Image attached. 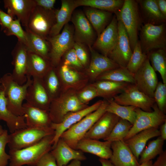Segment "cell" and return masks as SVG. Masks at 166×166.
<instances>
[{"mask_svg":"<svg viewBox=\"0 0 166 166\" xmlns=\"http://www.w3.org/2000/svg\"><path fill=\"white\" fill-rule=\"evenodd\" d=\"M53 136H47L36 144L22 149L9 150V166H36L41 158L52 150Z\"/></svg>","mask_w":166,"mask_h":166,"instance_id":"6da1fadb","label":"cell"},{"mask_svg":"<svg viewBox=\"0 0 166 166\" xmlns=\"http://www.w3.org/2000/svg\"><path fill=\"white\" fill-rule=\"evenodd\" d=\"M31 77L27 75L26 82L22 85L14 80L11 73H6L0 78V85L6 98L7 108L16 116L24 115L22 103L26 99L28 88L32 82Z\"/></svg>","mask_w":166,"mask_h":166,"instance_id":"7a4b0ae2","label":"cell"},{"mask_svg":"<svg viewBox=\"0 0 166 166\" xmlns=\"http://www.w3.org/2000/svg\"><path fill=\"white\" fill-rule=\"evenodd\" d=\"M115 14L117 20L122 22L127 31L132 51L138 41V33L141 27V18L137 1L124 0L122 7Z\"/></svg>","mask_w":166,"mask_h":166,"instance_id":"3957f363","label":"cell"},{"mask_svg":"<svg viewBox=\"0 0 166 166\" xmlns=\"http://www.w3.org/2000/svg\"><path fill=\"white\" fill-rule=\"evenodd\" d=\"M107 104V101H103L96 110L87 115L70 127L62 134L60 138L71 148L76 149L78 143L84 138L93 125L106 112Z\"/></svg>","mask_w":166,"mask_h":166,"instance_id":"277c9868","label":"cell"},{"mask_svg":"<svg viewBox=\"0 0 166 166\" xmlns=\"http://www.w3.org/2000/svg\"><path fill=\"white\" fill-rule=\"evenodd\" d=\"M54 133L50 127H27L9 134L7 144L9 150L20 149L34 144L44 137Z\"/></svg>","mask_w":166,"mask_h":166,"instance_id":"5b68a950","label":"cell"},{"mask_svg":"<svg viewBox=\"0 0 166 166\" xmlns=\"http://www.w3.org/2000/svg\"><path fill=\"white\" fill-rule=\"evenodd\" d=\"M140 41L142 52L146 54L153 50L166 49V31L165 23L154 25L145 23L140 29Z\"/></svg>","mask_w":166,"mask_h":166,"instance_id":"8992f818","label":"cell"},{"mask_svg":"<svg viewBox=\"0 0 166 166\" xmlns=\"http://www.w3.org/2000/svg\"><path fill=\"white\" fill-rule=\"evenodd\" d=\"M74 30L73 27L68 23L64 27L61 33L47 38L51 47L49 60L53 67H57L63 55L73 47L75 42Z\"/></svg>","mask_w":166,"mask_h":166,"instance_id":"52a82bcc","label":"cell"},{"mask_svg":"<svg viewBox=\"0 0 166 166\" xmlns=\"http://www.w3.org/2000/svg\"><path fill=\"white\" fill-rule=\"evenodd\" d=\"M87 107L79 100L77 96L70 94L65 97V95H61L52 100L48 111L52 123H57L60 122L68 113Z\"/></svg>","mask_w":166,"mask_h":166,"instance_id":"ba28073f","label":"cell"},{"mask_svg":"<svg viewBox=\"0 0 166 166\" xmlns=\"http://www.w3.org/2000/svg\"><path fill=\"white\" fill-rule=\"evenodd\" d=\"M152 109V112H148L138 108H136L135 120L124 140L143 130L152 128H159L166 121V115L160 110L156 103Z\"/></svg>","mask_w":166,"mask_h":166,"instance_id":"9c48e42d","label":"cell"},{"mask_svg":"<svg viewBox=\"0 0 166 166\" xmlns=\"http://www.w3.org/2000/svg\"><path fill=\"white\" fill-rule=\"evenodd\" d=\"M56 9H45L36 6L28 21L27 28L34 33L47 39L55 23Z\"/></svg>","mask_w":166,"mask_h":166,"instance_id":"30bf717a","label":"cell"},{"mask_svg":"<svg viewBox=\"0 0 166 166\" xmlns=\"http://www.w3.org/2000/svg\"><path fill=\"white\" fill-rule=\"evenodd\" d=\"M113 98L119 105L134 106L148 112L152 111L155 103L153 98L140 91L133 84H129L122 93Z\"/></svg>","mask_w":166,"mask_h":166,"instance_id":"8fae6325","label":"cell"},{"mask_svg":"<svg viewBox=\"0 0 166 166\" xmlns=\"http://www.w3.org/2000/svg\"><path fill=\"white\" fill-rule=\"evenodd\" d=\"M117 21V41L108 57L120 67L126 68L132 51L127 31L122 22Z\"/></svg>","mask_w":166,"mask_h":166,"instance_id":"7c38bea8","label":"cell"},{"mask_svg":"<svg viewBox=\"0 0 166 166\" xmlns=\"http://www.w3.org/2000/svg\"><path fill=\"white\" fill-rule=\"evenodd\" d=\"M134 85L140 91L153 98L158 83V78L147 56L140 69L134 74Z\"/></svg>","mask_w":166,"mask_h":166,"instance_id":"4fadbf2b","label":"cell"},{"mask_svg":"<svg viewBox=\"0 0 166 166\" xmlns=\"http://www.w3.org/2000/svg\"><path fill=\"white\" fill-rule=\"evenodd\" d=\"M71 20L74 26L75 42L92 46L95 41V34L84 13L81 10L75 11L73 14Z\"/></svg>","mask_w":166,"mask_h":166,"instance_id":"5bb4252c","label":"cell"},{"mask_svg":"<svg viewBox=\"0 0 166 166\" xmlns=\"http://www.w3.org/2000/svg\"><path fill=\"white\" fill-rule=\"evenodd\" d=\"M103 101L100 100L93 105L81 110L70 113L66 115L60 123H52L50 127L54 131L52 149L54 147L62 134L70 127L87 115L96 110Z\"/></svg>","mask_w":166,"mask_h":166,"instance_id":"9a60e30c","label":"cell"},{"mask_svg":"<svg viewBox=\"0 0 166 166\" xmlns=\"http://www.w3.org/2000/svg\"><path fill=\"white\" fill-rule=\"evenodd\" d=\"M28 51L26 46L18 41L11 53L14 66L12 76L14 80L21 85L27 80Z\"/></svg>","mask_w":166,"mask_h":166,"instance_id":"2e32d148","label":"cell"},{"mask_svg":"<svg viewBox=\"0 0 166 166\" xmlns=\"http://www.w3.org/2000/svg\"><path fill=\"white\" fill-rule=\"evenodd\" d=\"M28 87L25 100L34 107L49 111L51 100L44 85L42 78L33 77Z\"/></svg>","mask_w":166,"mask_h":166,"instance_id":"e0dca14e","label":"cell"},{"mask_svg":"<svg viewBox=\"0 0 166 166\" xmlns=\"http://www.w3.org/2000/svg\"><path fill=\"white\" fill-rule=\"evenodd\" d=\"M117 20L115 15L93 43L92 48L107 56L115 46L118 39Z\"/></svg>","mask_w":166,"mask_h":166,"instance_id":"ac0fdd59","label":"cell"},{"mask_svg":"<svg viewBox=\"0 0 166 166\" xmlns=\"http://www.w3.org/2000/svg\"><path fill=\"white\" fill-rule=\"evenodd\" d=\"M3 2L7 13L14 17L16 16L27 28L30 17L36 6L34 0H4Z\"/></svg>","mask_w":166,"mask_h":166,"instance_id":"d6986e66","label":"cell"},{"mask_svg":"<svg viewBox=\"0 0 166 166\" xmlns=\"http://www.w3.org/2000/svg\"><path fill=\"white\" fill-rule=\"evenodd\" d=\"M120 118L115 115L106 112L93 125L84 138L105 140L109 136Z\"/></svg>","mask_w":166,"mask_h":166,"instance_id":"ffe728a7","label":"cell"},{"mask_svg":"<svg viewBox=\"0 0 166 166\" xmlns=\"http://www.w3.org/2000/svg\"><path fill=\"white\" fill-rule=\"evenodd\" d=\"M109 159L114 166H137L139 163L124 140L111 142Z\"/></svg>","mask_w":166,"mask_h":166,"instance_id":"44dd1931","label":"cell"},{"mask_svg":"<svg viewBox=\"0 0 166 166\" xmlns=\"http://www.w3.org/2000/svg\"><path fill=\"white\" fill-rule=\"evenodd\" d=\"M50 152L54 158L57 166L66 165L74 160L81 161L86 159L82 152L71 148L61 138Z\"/></svg>","mask_w":166,"mask_h":166,"instance_id":"7402d4cb","label":"cell"},{"mask_svg":"<svg viewBox=\"0 0 166 166\" xmlns=\"http://www.w3.org/2000/svg\"><path fill=\"white\" fill-rule=\"evenodd\" d=\"M111 143L107 141H101L84 138L78 143L76 149L97 156L100 158L108 160L112 155Z\"/></svg>","mask_w":166,"mask_h":166,"instance_id":"603a6c76","label":"cell"},{"mask_svg":"<svg viewBox=\"0 0 166 166\" xmlns=\"http://www.w3.org/2000/svg\"><path fill=\"white\" fill-rule=\"evenodd\" d=\"M23 110L28 127H50L52 123L48 110L34 107L27 103L23 104Z\"/></svg>","mask_w":166,"mask_h":166,"instance_id":"cb8c5ba5","label":"cell"},{"mask_svg":"<svg viewBox=\"0 0 166 166\" xmlns=\"http://www.w3.org/2000/svg\"><path fill=\"white\" fill-rule=\"evenodd\" d=\"M91 55V62L87 70L92 78H97L103 73L120 67L108 57L100 54L92 46H88Z\"/></svg>","mask_w":166,"mask_h":166,"instance_id":"d4e9b609","label":"cell"},{"mask_svg":"<svg viewBox=\"0 0 166 166\" xmlns=\"http://www.w3.org/2000/svg\"><path fill=\"white\" fill-rule=\"evenodd\" d=\"M1 120L6 122L11 133L27 127L25 115L16 116L8 109L3 89L0 85V121Z\"/></svg>","mask_w":166,"mask_h":166,"instance_id":"484cf974","label":"cell"},{"mask_svg":"<svg viewBox=\"0 0 166 166\" xmlns=\"http://www.w3.org/2000/svg\"><path fill=\"white\" fill-rule=\"evenodd\" d=\"M160 136L158 128L154 127L141 131L124 141L138 160L148 141L151 138Z\"/></svg>","mask_w":166,"mask_h":166,"instance_id":"4316f807","label":"cell"},{"mask_svg":"<svg viewBox=\"0 0 166 166\" xmlns=\"http://www.w3.org/2000/svg\"><path fill=\"white\" fill-rule=\"evenodd\" d=\"M76 8L74 0H61L60 8L56 9L55 23L48 37L55 36L60 33L65 26L71 20L73 11Z\"/></svg>","mask_w":166,"mask_h":166,"instance_id":"83f0119b","label":"cell"},{"mask_svg":"<svg viewBox=\"0 0 166 166\" xmlns=\"http://www.w3.org/2000/svg\"><path fill=\"white\" fill-rule=\"evenodd\" d=\"M84 13L97 36L109 24L113 17L112 13L89 7L85 8Z\"/></svg>","mask_w":166,"mask_h":166,"instance_id":"f1b7e54d","label":"cell"},{"mask_svg":"<svg viewBox=\"0 0 166 166\" xmlns=\"http://www.w3.org/2000/svg\"><path fill=\"white\" fill-rule=\"evenodd\" d=\"M52 66L49 60L34 52L28 51L27 76L42 78Z\"/></svg>","mask_w":166,"mask_h":166,"instance_id":"f546056e","label":"cell"},{"mask_svg":"<svg viewBox=\"0 0 166 166\" xmlns=\"http://www.w3.org/2000/svg\"><path fill=\"white\" fill-rule=\"evenodd\" d=\"M139 4L146 23L154 25L165 23L166 17L159 10L156 0L136 1Z\"/></svg>","mask_w":166,"mask_h":166,"instance_id":"4dcf8cb0","label":"cell"},{"mask_svg":"<svg viewBox=\"0 0 166 166\" xmlns=\"http://www.w3.org/2000/svg\"><path fill=\"white\" fill-rule=\"evenodd\" d=\"M26 35V46L28 51L37 53L49 60L50 45L46 39L25 28Z\"/></svg>","mask_w":166,"mask_h":166,"instance_id":"1f68e13d","label":"cell"},{"mask_svg":"<svg viewBox=\"0 0 166 166\" xmlns=\"http://www.w3.org/2000/svg\"><path fill=\"white\" fill-rule=\"evenodd\" d=\"M129 84H131L125 82L100 80L93 85L97 90L98 96L111 98L122 93Z\"/></svg>","mask_w":166,"mask_h":166,"instance_id":"d6a6232c","label":"cell"},{"mask_svg":"<svg viewBox=\"0 0 166 166\" xmlns=\"http://www.w3.org/2000/svg\"><path fill=\"white\" fill-rule=\"evenodd\" d=\"M77 7H89L115 13L122 7L123 0H74Z\"/></svg>","mask_w":166,"mask_h":166,"instance_id":"836d02e7","label":"cell"},{"mask_svg":"<svg viewBox=\"0 0 166 166\" xmlns=\"http://www.w3.org/2000/svg\"><path fill=\"white\" fill-rule=\"evenodd\" d=\"M107 102L106 112L113 114L120 118L127 120L133 124L136 117L135 111L136 107L119 105L114 101L113 98L110 99Z\"/></svg>","mask_w":166,"mask_h":166,"instance_id":"e575fe53","label":"cell"},{"mask_svg":"<svg viewBox=\"0 0 166 166\" xmlns=\"http://www.w3.org/2000/svg\"><path fill=\"white\" fill-rule=\"evenodd\" d=\"M97 79L99 80H109L125 82L134 84V74L126 68L121 67L110 70L100 75Z\"/></svg>","mask_w":166,"mask_h":166,"instance_id":"d590c367","label":"cell"},{"mask_svg":"<svg viewBox=\"0 0 166 166\" xmlns=\"http://www.w3.org/2000/svg\"><path fill=\"white\" fill-rule=\"evenodd\" d=\"M151 65L156 72L160 74L162 82L166 84V53L165 49L153 50L147 54Z\"/></svg>","mask_w":166,"mask_h":166,"instance_id":"8d00e7d4","label":"cell"},{"mask_svg":"<svg viewBox=\"0 0 166 166\" xmlns=\"http://www.w3.org/2000/svg\"><path fill=\"white\" fill-rule=\"evenodd\" d=\"M164 140L160 136L155 140L150 141L140 153L139 164L149 161L161 154L163 151Z\"/></svg>","mask_w":166,"mask_h":166,"instance_id":"74e56055","label":"cell"},{"mask_svg":"<svg viewBox=\"0 0 166 166\" xmlns=\"http://www.w3.org/2000/svg\"><path fill=\"white\" fill-rule=\"evenodd\" d=\"M54 68L52 66L42 78L51 101L58 97L60 86L59 79Z\"/></svg>","mask_w":166,"mask_h":166,"instance_id":"f35d334b","label":"cell"},{"mask_svg":"<svg viewBox=\"0 0 166 166\" xmlns=\"http://www.w3.org/2000/svg\"><path fill=\"white\" fill-rule=\"evenodd\" d=\"M132 126L128 121L120 118L109 136L104 140L111 142L124 140Z\"/></svg>","mask_w":166,"mask_h":166,"instance_id":"ab89813d","label":"cell"},{"mask_svg":"<svg viewBox=\"0 0 166 166\" xmlns=\"http://www.w3.org/2000/svg\"><path fill=\"white\" fill-rule=\"evenodd\" d=\"M147 56V54L142 52L138 41L132 50L126 68L131 73L134 74L140 67Z\"/></svg>","mask_w":166,"mask_h":166,"instance_id":"60d3db41","label":"cell"},{"mask_svg":"<svg viewBox=\"0 0 166 166\" xmlns=\"http://www.w3.org/2000/svg\"><path fill=\"white\" fill-rule=\"evenodd\" d=\"M21 22L18 19H14L10 26L4 30L3 32L7 36L14 35L16 36L19 41L26 46V35L25 31L22 29Z\"/></svg>","mask_w":166,"mask_h":166,"instance_id":"b9f144b4","label":"cell"},{"mask_svg":"<svg viewBox=\"0 0 166 166\" xmlns=\"http://www.w3.org/2000/svg\"><path fill=\"white\" fill-rule=\"evenodd\" d=\"M153 98L160 110L165 113L166 109V84L161 81L158 82Z\"/></svg>","mask_w":166,"mask_h":166,"instance_id":"7bdbcfd3","label":"cell"},{"mask_svg":"<svg viewBox=\"0 0 166 166\" xmlns=\"http://www.w3.org/2000/svg\"><path fill=\"white\" fill-rule=\"evenodd\" d=\"M59 74L63 81L67 84H75L79 80L78 73L69 66L64 64L60 67Z\"/></svg>","mask_w":166,"mask_h":166,"instance_id":"ee69618b","label":"cell"},{"mask_svg":"<svg viewBox=\"0 0 166 166\" xmlns=\"http://www.w3.org/2000/svg\"><path fill=\"white\" fill-rule=\"evenodd\" d=\"M9 141V134L6 130L0 135V166H6L10 159L9 154L5 151L6 146Z\"/></svg>","mask_w":166,"mask_h":166,"instance_id":"f6af8a7d","label":"cell"},{"mask_svg":"<svg viewBox=\"0 0 166 166\" xmlns=\"http://www.w3.org/2000/svg\"><path fill=\"white\" fill-rule=\"evenodd\" d=\"M65 54V59L63 64L69 67L72 66L78 69H81L83 67L73 47L69 50Z\"/></svg>","mask_w":166,"mask_h":166,"instance_id":"bcb514c9","label":"cell"},{"mask_svg":"<svg viewBox=\"0 0 166 166\" xmlns=\"http://www.w3.org/2000/svg\"><path fill=\"white\" fill-rule=\"evenodd\" d=\"M97 96L96 89L93 85H91L81 91L77 97L82 103L85 104Z\"/></svg>","mask_w":166,"mask_h":166,"instance_id":"7dc6e473","label":"cell"},{"mask_svg":"<svg viewBox=\"0 0 166 166\" xmlns=\"http://www.w3.org/2000/svg\"><path fill=\"white\" fill-rule=\"evenodd\" d=\"M84 45L75 42L73 46L76 55L83 66L86 65L88 61V53Z\"/></svg>","mask_w":166,"mask_h":166,"instance_id":"c3c4849f","label":"cell"},{"mask_svg":"<svg viewBox=\"0 0 166 166\" xmlns=\"http://www.w3.org/2000/svg\"><path fill=\"white\" fill-rule=\"evenodd\" d=\"M36 166H57L56 160L50 152L44 154L40 159Z\"/></svg>","mask_w":166,"mask_h":166,"instance_id":"681fc988","label":"cell"},{"mask_svg":"<svg viewBox=\"0 0 166 166\" xmlns=\"http://www.w3.org/2000/svg\"><path fill=\"white\" fill-rule=\"evenodd\" d=\"M14 17L0 9V25L1 30L8 28L14 20Z\"/></svg>","mask_w":166,"mask_h":166,"instance_id":"f907efd6","label":"cell"},{"mask_svg":"<svg viewBox=\"0 0 166 166\" xmlns=\"http://www.w3.org/2000/svg\"><path fill=\"white\" fill-rule=\"evenodd\" d=\"M34 1L36 6L49 10L54 9V6L56 2L55 0H34Z\"/></svg>","mask_w":166,"mask_h":166,"instance_id":"816d5d0a","label":"cell"},{"mask_svg":"<svg viewBox=\"0 0 166 166\" xmlns=\"http://www.w3.org/2000/svg\"><path fill=\"white\" fill-rule=\"evenodd\" d=\"M152 166H166V151H164Z\"/></svg>","mask_w":166,"mask_h":166,"instance_id":"f5cc1de1","label":"cell"},{"mask_svg":"<svg viewBox=\"0 0 166 166\" xmlns=\"http://www.w3.org/2000/svg\"><path fill=\"white\" fill-rule=\"evenodd\" d=\"M158 8L162 14L166 17V0H156Z\"/></svg>","mask_w":166,"mask_h":166,"instance_id":"db71d44e","label":"cell"},{"mask_svg":"<svg viewBox=\"0 0 166 166\" xmlns=\"http://www.w3.org/2000/svg\"><path fill=\"white\" fill-rule=\"evenodd\" d=\"M160 127V136L164 140H166V121L161 124Z\"/></svg>","mask_w":166,"mask_h":166,"instance_id":"11a10c76","label":"cell"},{"mask_svg":"<svg viewBox=\"0 0 166 166\" xmlns=\"http://www.w3.org/2000/svg\"><path fill=\"white\" fill-rule=\"evenodd\" d=\"M99 160L101 163L102 166H114L109 160L100 158Z\"/></svg>","mask_w":166,"mask_h":166,"instance_id":"9f6ffc18","label":"cell"},{"mask_svg":"<svg viewBox=\"0 0 166 166\" xmlns=\"http://www.w3.org/2000/svg\"><path fill=\"white\" fill-rule=\"evenodd\" d=\"M81 161L74 160L72 161L69 164L64 166H81Z\"/></svg>","mask_w":166,"mask_h":166,"instance_id":"6f0895ef","label":"cell"},{"mask_svg":"<svg viewBox=\"0 0 166 166\" xmlns=\"http://www.w3.org/2000/svg\"><path fill=\"white\" fill-rule=\"evenodd\" d=\"M152 160L139 164L137 166H152Z\"/></svg>","mask_w":166,"mask_h":166,"instance_id":"680465c9","label":"cell"},{"mask_svg":"<svg viewBox=\"0 0 166 166\" xmlns=\"http://www.w3.org/2000/svg\"><path fill=\"white\" fill-rule=\"evenodd\" d=\"M5 129H3L2 126L0 124V135L4 132Z\"/></svg>","mask_w":166,"mask_h":166,"instance_id":"91938a15","label":"cell"},{"mask_svg":"<svg viewBox=\"0 0 166 166\" xmlns=\"http://www.w3.org/2000/svg\"></svg>","mask_w":166,"mask_h":166,"instance_id":"94428289","label":"cell"}]
</instances>
